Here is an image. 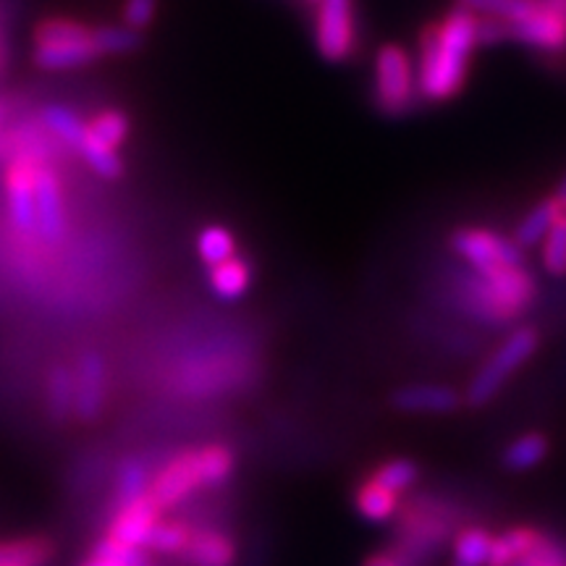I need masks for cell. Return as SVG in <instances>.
Returning <instances> with one entry per match:
<instances>
[{
	"instance_id": "6da1fadb",
	"label": "cell",
	"mask_w": 566,
	"mask_h": 566,
	"mask_svg": "<svg viewBox=\"0 0 566 566\" xmlns=\"http://www.w3.org/2000/svg\"><path fill=\"white\" fill-rule=\"evenodd\" d=\"M478 42V17L467 9L451 11L438 24L424 27L417 63V90L430 103L454 97L464 87Z\"/></svg>"
},
{
	"instance_id": "7a4b0ae2",
	"label": "cell",
	"mask_w": 566,
	"mask_h": 566,
	"mask_svg": "<svg viewBox=\"0 0 566 566\" xmlns=\"http://www.w3.org/2000/svg\"><path fill=\"white\" fill-rule=\"evenodd\" d=\"M237 457L226 443H208L200 449H184L174 454L150 478L147 493L153 495L160 512H171L189 495L223 485L233 475Z\"/></svg>"
},
{
	"instance_id": "3957f363",
	"label": "cell",
	"mask_w": 566,
	"mask_h": 566,
	"mask_svg": "<svg viewBox=\"0 0 566 566\" xmlns=\"http://www.w3.org/2000/svg\"><path fill=\"white\" fill-rule=\"evenodd\" d=\"M95 27L71 17H48L34 27L32 61L42 71H74L101 61Z\"/></svg>"
},
{
	"instance_id": "277c9868",
	"label": "cell",
	"mask_w": 566,
	"mask_h": 566,
	"mask_svg": "<svg viewBox=\"0 0 566 566\" xmlns=\"http://www.w3.org/2000/svg\"><path fill=\"white\" fill-rule=\"evenodd\" d=\"M535 296V283L522 268L501 273H478L470 283V296H467V310L478 315L480 321L491 325L512 323L530 307Z\"/></svg>"
},
{
	"instance_id": "5b68a950",
	"label": "cell",
	"mask_w": 566,
	"mask_h": 566,
	"mask_svg": "<svg viewBox=\"0 0 566 566\" xmlns=\"http://www.w3.org/2000/svg\"><path fill=\"white\" fill-rule=\"evenodd\" d=\"M537 344H541L537 331L533 328L514 331V334L491 354V359H488V363L475 373V378H472V384L464 394L467 405L485 407L488 401H493L501 388L509 384V378H512L522 365L530 363V357L537 352Z\"/></svg>"
},
{
	"instance_id": "8992f818",
	"label": "cell",
	"mask_w": 566,
	"mask_h": 566,
	"mask_svg": "<svg viewBox=\"0 0 566 566\" xmlns=\"http://www.w3.org/2000/svg\"><path fill=\"white\" fill-rule=\"evenodd\" d=\"M485 566H566V546L546 530L516 525L493 535Z\"/></svg>"
},
{
	"instance_id": "52a82bcc",
	"label": "cell",
	"mask_w": 566,
	"mask_h": 566,
	"mask_svg": "<svg viewBox=\"0 0 566 566\" xmlns=\"http://www.w3.org/2000/svg\"><path fill=\"white\" fill-rule=\"evenodd\" d=\"M420 101L417 69L405 48L386 45L375 59V105L388 116H405Z\"/></svg>"
},
{
	"instance_id": "ba28073f",
	"label": "cell",
	"mask_w": 566,
	"mask_h": 566,
	"mask_svg": "<svg viewBox=\"0 0 566 566\" xmlns=\"http://www.w3.org/2000/svg\"><path fill=\"white\" fill-rule=\"evenodd\" d=\"M399 543L396 548L405 562L409 564L412 558L433 556L438 548L457 533L454 520L446 514L441 504H428V501H415L412 506L399 509Z\"/></svg>"
},
{
	"instance_id": "9c48e42d",
	"label": "cell",
	"mask_w": 566,
	"mask_h": 566,
	"mask_svg": "<svg viewBox=\"0 0 566 566\" xmlns=\"http://www.w3.org/2000/svg\"><path fill=\"white\" fill-rule=\"evenodd\" d=\"M42 158L34 150L19 147L6 166L3 187L6 205H9V218L13 229L24 237L38 233V208H34V187H38V171Z\"/></svg>"
},
{
	"instance_id": "30bf717a",
	"label": "cell",
	"mask_w": 566,
	"mask_h": 566,
	"mask_svg": "<svg viewBox=\"0 0 566 566\" xmlns=\"http://www.w3.org/2000/svg\"><path fill=\"white\" fill-rule=\"evenodd\" d=\"M454 252L467 260L475 273H501L522 268V250L514 244V239L499 237L488 229H462L451 239Z\"/></svg>"
},
{
	"instance_id": "8fae6325",
	"label": "cell",
	"mask_w": 566,
	"mask_h": 566,
	"mask_svg": "<svg viewBox=\"0 0 566 566\" xmlns=\"http://www.w3.org/2000/svg\"><path fill=\"white\" fill-rule=\"evenodd\" d=\"M315 45L325 61L344 63L357 45L354 0H321L315 13Z\"/></svg>"
},
{
	"instance_id": "7c38bea8",
	"label": "cell",
	"mask_w": 566,
	"mask_h": 566,
	"mask_svg": "<svg viewBox=\"0 0 566 566\" xmlns=\"http://www.w3.org/2000/svg\"><path fill=\"white\" fill-rule=\"evenodd\" d=\"M509 38L537 51L566 48V9L558 0H533L530 11L514 24H506Z\"/></svg>"
},
{
	"instance_id": "4fadbf2b",
	"label": "cell",
	"mask_w": 566,
	"mask_h": 566,
	"mask_svg": "<svg viewBox=\"0 0 566 566\" xmlns=\"http://www.w3.org/2000/svg\"><path fill=\"white\" fill-rule=\"evenodd\" d=\"M34 208H38V237L48 244H61L66 239V197H63L61 176L48 160L40 163L38 187H34Z\"/></svg>"
},
{
	"instance_id": "5bb4252c",
	"label": "cell",
	"mask_w": 566,
	"mask_h": 566,
	"mask_svg": "<svg viewBox=\"0 0 566 566\" xmlns=\"http://www.w3.org/2000/svg\"><path fill=\"white\" fill-rule=\"evenodd\" d=\"M160 516L163 512L153 501V495L142 493L126 504H118L105 537H111L113 543H122V546L147 551V541H150V533L160 522Z\"/></svg>"
},
{
	"instance_id": "9a60e30c",
	"label": "cell",
	"mask_w": 566,
	"mask_h": 566,
	"mask_svg": "<svg viewBox=\"0 0 566 566\" xmlns=\"http://www.w3.org/2000/svg\"><path fill=\"white\" fill-rule=\"evenodd\" d=\"M105 384L108 373L97 352L82 354L74 367V415L82 422H95L105 407Z\"/></svg>"
},
{
	"instance_id": "2e32d148",
	"label": "cell",
	"mask_w": 566,
	"mask_h": 566,
	"mask_svg": "<svg viewBox=\"0 0 566 566\" xmlns=\"http://www.w3.org/2000/svg\"><path fill=\"white\" fill-rule=\"evenodd\" d=\"M391 401L407 415H449L462 405V394L441 384H412L399 388Z\"/></svg>"
},
{
	"instance_id": "e0dca14e",
	"label": "cell",
	"mask_w": 566,
	"mask_h": 566,
	"mask_svg": "<svg viewBox=\"0 0 566 566\" xmlns=\"http://www.w3.org/2000/svg\"><path fill=\"white\" fill-rule=\"evenodd\" d=\"M189 566H233L237 543L221 530H197L189 537V546L181 554Z\"/></svg>"
},
{
	"instance_id": "ac0fdd59",
	"label": "cell",
	"mask_w": 566,
	"mask_h": 566,
	"mask_svg": "<svg viewBox=\"0 0 566 566\" xmlns=\"http://www.w3.org/2000/svg\"><path fill=\"white\" fill-rule=\"evenodd\" d=\"M354 506H357L363 520L375 522V525H384V522H391L396 520V514H399L401 495L378 485L370 478H365L363 483L357 485V491H354Z\"/></svg>"
},
{
	"instance_id": "d6986e66",
	"label": "cell",
	"mask_w": 566,
	"mask_h": 566,
	"mask_svg": "<svg viewBox=\"0 0 566 566\" xmlns=\"http://www.w3.org/2000/svg\"><path fill=\"white\" fill-rule=\"evenodd\" d=\"M562 218H564V210H562V205L554 200V197H551V200L537 202L535 208L530 210L525 218H522L520 226H516L514 244L520 247V250L543 244V239L548 237V231L554 229V226L562 221Z\"/></svg>"
},
{
	"instance_id": "ffe728a7",
	"label": "cell",
	"mask_w": 566,
	"mask_h": 566,
	"mask_svg": "<svg viewBox=\"0 0 566 566\" xmlns=\"http://www.w3.org/2000/svg\"><path fill=\"white\" fill-rule=\"evenodd\" d=\"M551 454V441L543 433H525L516 436L512 443L506 446L504 454H501V464L509 472H527L535 470L537 464L546 462Z\"/></svg>"
},
{
	"instance_id": "44dd1931",
	"label": "cell",
	"mask_w": 566,
	"mask_h": 566,
	"mask_svg": "<svg viewBox=\"0 0 566 566\" xmlns=\"http://www.w3.org/2000/svg\"><path fill=\"white\" fill-rule=\"evenodd\" d=\"M55 554L48 537H19L0 543V566H45Z\"/></svg>"
},
{
	"instance_id": "7402d4cb",
	"label": "cell",
	"mask_w": 566,
	"mask_h": 566,
	"mask_svg": "<svg viewBox=\"0 0 566 566\" xmlns=\"http://www.w3.org/2000/svg\"><path fill=\"white\" fill-rule=\"evenodd\" d=\"M493 535L478 525H467L454 533V564L459 566H485L491 556Z\"/></svg>"
},
{
	"instance_id": "603a6c76",
	"label": "cell",
	"mask_w": 566,
	"mask_h": 566,
	"mask_svg": "<svg viewBox=\"0 0 566 566\" xmlns=\"http://www.w3.org/2000/svg\"><path fill=\"white\" fill-rule=\"evenodd\" d=\"M195 527L184 520H166L160 516V522L155 525L150 533V541H147V551L160 556H179L189 546V537H192Z\"/></svg>"
},
{
	"instance_id": "cb8c5ba5",
	"label": "cell",
	"mask_w": 566,
	"mask_h": 566,
	"mask_svg": "<svg viewBox=\"0 0 566 566\" xmlns=\"http://www.w3.org/2000/svg\"><path fill=\"white\" fill-rule=\"evenodd\" d=\"M252 273L244 260L231 258L226 263L210 268V286L221 300H239L250 289Z\"/></svg>"
},
{
	"instance_id": "d4e9b609",
	"label": "cell",
	"mask_w": 566,
	"mask_h": 566,
	"mask_svg": "<svg viewBox=\"0 0 566 566\" xmlns=\"http://www.w3.org/2000/svg\"><path fill=\"white\" fill-rule=\"evenodd\" d=\"M45 396L48 412H51L55 420H66L69 415H74V370L55 365L53 370L48 373Z\"/></svg>"
},
{
	"instance_id": "484cf974",
	"label": "cell",
	"mask_w": 566,
	"mask_h": 566,
	"mask_svg": "<svg viewBox=\"0 0 566 566\" xmlns=\"http://www.w3.org/2000/svg\"><path fill=\"white\" fill-rule=\"evenodd\" d=\"M42 122H45V129L51 132L63 147L80 153V145L84 137V122L74 111L63 108V105H48V108L42 111Z\"/></svg>"
},
{
	"instance_id": "4316f807",
	"label": "cell",
	"mask_w": 566,
	"mask_h": 566,
	"mask_svg": "<svg viewBox=\"0 0 566 566\" xmlns=\"http://www.w3.org/2000/svg\"><path fill=\"white\" fill-rule=\"evenodd\" d=\"M367 478L375 480L378 485L388 488V491L401 495V493H407L409 488L417 483V480H420V464H417L415 459L394 457V459H388V462L375 467Z\"/></svg>"
},
{
	"instance_id": "83f0119b",
	"label": "cell",
	"mask_w": 566,
	"mask_h": 566,
	"mask_svg": "<svg viewBox=\"0 0 566 566\" xmlns=\"http://www.w3.org/2000/svg\"><path fill=\"white\" fill-rule=\"evenodd\" d=\"M197 252H200L202 263L208 268H216L226 263V260L237 258L233 233L223 229V226H208V229H202L200 239H197Z\"/></svg>"
},
{
	"instance_id": "f1b7e54d",
	"label": "cell",
	"mask_w": 566,
	"mask_h": 566,
	"mask_svg": "<svg viewBox=\"0 0 566 566\" xmlns=\"http://www.w3.org/2000/svg\"><path fill=\"white\" fill-rule=\"evenodd\" d=\"M84 126H87L92 137H97L103 145L113 147V150H118L126 142V137H129V118H126V113L116 108L95 113L90 122H84Z\"/></svg>"
},
{
	"instance_id": "f546056e",
	"label": "cell",
	"mask_w": 566,
	"mask_h": 566,
	"mask_svg": "<svg viewBox=\"0 0 566 566\" xmlns=\"http://www.w3.org/2000/svg\"><path fill=\"white\" fill-rule=\"evenodd\" d=\"M84 566H150V558H147V551L122 546L111 537H103Z\"/></svg>"
},
{
	"instance_id": "4dcf8cb0",
	"label": "cell",
	"mask_w": 566,
	"mask_h": 566,
	"mask_svg": "<svg viewBox=\"0 0 566 566\" xmlns=\"http://www.w3.org/2000/svg\"><path fill=\"white\" fill-rule=\"evenodd\" d=\"M95 38H97V48H101L103 59L105 55H126L134 53L142 48V34L126 30L124 24H105V27H95Z\"/></svg>"
},
{
	"instance_id": "1f68e13d",
	"label": "cell",
	"mask_w": 566,
	"mask_h": 566,
	"mask_svg": "<svg viewBox=\"0 0 566 566\" xmlns=\"http://www.w3.org/2000/svg\"><path fill=\"white\" fill-rule=\"evenodd\" d=\"M543 268L551 275H566V216L543 239Z\"/></svg>"
},
{
	"instance_id": "d6a6232c",
	"label": "cell",
	"mask_w": 566,
	"mask_h": 566,
	"mask_svg": "<svg viewBox=\"0 0 566 566\" xmlns=\"http://www.w3.org/2000/svg\"><path fill=\"white\" fill-rule=\"evenodd\" d=\"M147 488H150L147 467L142 462H126L122 475H118V504H126V501L147 493Z\"/></svg>"
},
{
	"instance_id": "836d02e7",
	"label": "cell",
	"mask_w": 566,
	"mask_h": 566,
	"mask_svg": "<svg viewBox=\"0 0 566 566\" xmlns=\"http://www.w3.org/2000/svg\"><path fill=\"white\" fill-rule=\"evenodd\" d=\"M158 13V0H124L122 24L132 32H145Z\"/></svg>"
},
{
	"instance_id": "e575fe53",
	"label": "cell",
	"mask_w": 566,
	"mask_h": 566,
	"mask_svg": "<svg viewBox=\"0 0 566 566\" xmlns=\"http://www.w3.org/2000/svg\"><path fill=\"white\" fill-rule=\"evenodd\" d=\"M363 566H409V564L396 554V551H378V554L367 556Z\"/></svg>"
},
{
	"instance_id": "d590c367",
	"label": "cell",
	"mask_w": 566,
	"mask_h": 566,
	"mask_svg": "<svg viewBox=\"0 0 566 566\" xmlns=\"http://www.w3.org/2000/svg\"><path fill=\"white\" fill-rule=\"evenodd\" d=\"M6 51H9V42H6L3 27H0V74H3L6 63H9V55H6Z\"/></svg>"
},
{
	"instance_id": "8d00e7d4",
	"label": "cell",
	"mask_w": 566,
	"mask_h": 566,
	"mask_svg": "<svg viewBox=\"0 0 566 566\" xmlns=\"http://www.w3.org/2000/svg\"><path fill=\"white\" fill-rule=\"evenodd\" d=\"M554 200H556L558 205H562V210L566 212V176H564L562 181H558V187H556V197H554Z\"/></svg>"
},
{
	"instance_id": "74e56055",
	"label": "cell",
	"mask_w": 566,
	"mask_h": 566,
	"mask_svg": "<svg viewBox=\"0 0 566 566\" xmlns=\"http://www.w3.org/2000/svg\"><path fill=\"white\" fill-rule=\"evenodd\" d=\"M558 3H562V6H564V9H566V0H558Z\"/></svg>"
},
{
	"instance_id": "f35d334b",
	"label": "cell",
	"mask_w": 566,
	"mask_h": 566,
	"mask_svg": "<svg viewBox=\"0 0 566 566\" xmlns=\"http://www.w3.org/2000/svg\"><path fill=\"white\" fill-rule=\"evenodd\" d=\"M310 3H321V0H310Z\"/></svg>"
},
{
	"instance_id": "ab89813d",
	"label": "cell",
	"mask_w": 566,
	"mask_h": 566,
	"mask_svg": "<svg viewBox=\"0 0 566 566\" xmlns=\"http://www.w3.org/2000/svg\"><path fill=\"white\" fill-rule=\"evenodd\" d=\"M454 566H459V564H454Z\"/></svg>"
},
{
	"instance_id": "60d3db41",
	"label": "cell",
	"mask_w": 566,
	"mask_h": 566,
	"mask_svg": "<svg viewBox=\"0 0 566 566\" xmlns=\"http://www.w3.org/2000/svg\"><path fill=\"white\" fill-rule=\"evenodd\" d=\"M564 216H566V212H564Z\"/></svg>"
}]
</instances>
